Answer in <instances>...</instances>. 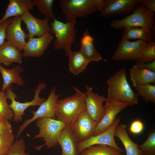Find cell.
Returning <instances> with one entry per match:
<instances>
[{"label":"cell","instance_id":"1","mask_svg":"<svg viewBox=\"0 0 155 155\" xmlns=\"http://www.w3.org/2000/svg\"><path fill=\"white\" fill-rule=\"evenodd\" d=\"M73 87L74 94L58 99L55 107V116L57 119L70 126L86 109L85 92H82L74 86Z\"/></svg>","mask_w":155,"mask_h":155},{"label":"cell","instance_id":"2","mask_svg":"<svg viewBox=\"0 0 155 155\" xmlns=\"http://www.w3.org/2000/svg\"><path fill=\"white\" fill-rule=\"evenodd\" d=\"M107 100H115L133 106L138 103V96L132 89L127 79L125 69L123 68L107 79Z\"/></svg>","mask_w":155,"mask_h":155},{"label":"cell","instance_id":"3","mask_svg":"<svg viewBox=\"0 0 155 155\" xmlns=\"http://www.w3.org/2000/svg\"><path fill=\"white\" fill-rule=\"evenodd\" d=\"M58 3L67 21L77 18H87L100 11L104 5V0H59Z\"/></svg>","mask_w":155,"mask_h":155},{"label":"cell","instance_id":"4","mask_svg":"<svg viewBox=\"0 0 155 155\" xmlns=\"http://www.w3.org/2000/svg\"><path fill=\"white\" fill-rule=\"evenodd\" d=\"M109 26L115 30L127 27H139L151 30L155 32L154 13L139 4L131 14L121 19L112 20Z\"/></svg>","mask_w":155,"mask_h":155},{"label":"cell","instance_id":"5","mask_svg":"<svg viewBox=\"0 0 155 155\" xmlns=\"http://www.w3.org/2000/svg\"><path fill=\"white\" fill-rule=\"evenodd\" d=\"M50 23L51 33L55 35L53 47L55 50L63 49L67 56L71 50V46L76 40L77 21L75 20L64 23L55 18Z\"/></svg>","mask_w":155,"mask_h":155},{"label":"cell","instance_id":"6","mask_svg":"<svg viewBox=\"0 0 155 155\" xmlns=\"http://www.w3.org/2000/svg\"><path fill=\"white\" fill-rule=\"evenodd\" d=\"M36 123L39 132L33 139L42 138L45 142L44 144L34 147L35 150L38 151L45 146L48 148L56 147L58 144L57 140L59 134L67 125L61 121L50 117L38 119Z\"/></svg>","mask_w":155,"mask_h":155},{"label":"cell","instance_id":"7","mask_svg":"<svg viewBox=\"0 0 155 155\" xmlns=\"http://www.w3.org/2000/svg\"><path fill=\"white\" fill-rule=\"evenodd\" d=\"M46 87V85L44 82H40L34 91V95L33 99L30 101L23 103L16 100L18 96L13 91L11 85L6 89L5 93L7 98L11 101L9 106L13 112L12 119L14 121H21L23 119L22 116L24 115V111L27 108L32 106H39L45 101V98L40 97L39 94L41 91L45 89Z\"/></svg>","mask_w":155,"mask_h":155},{"label":"cell","instance_id":"8","mask_svg":"<svg viewBox=\"0 0 155 155\" xmlns=\"http://www.w3.org/2000/svg\"><path fill=\"white\" fill-rule=\"evenodd\" d=\"M60 96V94L56 93V87L54 86L51 89L47 99L39 106L36 111H32V117L25 120L19 127L16 135L18 138L24 130L28 125L37 119L42 118H52L56 119L55 107L56 102Z\"/></svg>","mask_w":155,"mask_h":155},{"label":"cell","instance_id":"9","mask_svg":"<svg viewBox=\"0 0 155 155\" xmlns=\"http://www.w3.org/2000/svg\"><path fill=\"white\" fill-rule=\"evenodd\" d=\"M121 119L120 116H118L112 125L106 131L97 135H92L88 139L78 142L77 146L78 154H80L83 150L91 146L98 144H106L115 148L121 153L124 152L123 149L117 145L114 138L116 128Z\"/></svg>","mask_w":155,"mask_h":155},{"label":"cell","instance_id":"10","mask_svg":"<svg viewBox=\"0 0 155 155\" xmlns=\"http://www.w3.org/2000/svg\"><path fill=\"white\" fill-rule=\"evenodd\" d=\"M146 43L141 40L131 42L121 39L112 56V59L115 61H140L142 56V50Z\"/></svg>","mask_w":155,"mask_h":155},{"label":"cell","instance_id":"11","mask_svg":"<svg viewBox=\"0 0 155 155\" xmlns=\"http://www.w3.org/2000/svg\"><path fill=\"white\" fill-rule=\"evenodd\" d=\"M139 0H104L100 16L107 18L123 15H129L139 5Z\"/></svg>","mask_w":155,"mask_h":155},{"label":"cell","instance_id":"12","mask_svg":"<svg viewBox=\"0 0 155 155\" xmlns=\"http://www.w3.org/2000/svg\"><path fill=\"white\" fill-rule=\"evenodd\" d=\"M105 102L104 116L97 124L93 135H97L108 129L114 122L118 114L128 106L115 100H106Z\"/></svg>","mask_w":155,"mask_h":155},{"label":"cell","instance_id":"13","mask_svg":"<svg viewBox=\"0 0 155 155\" xmlns=\"http://www.w3.org/2000/svg\"><path fill=\"white\" fill-rule=\"evenodd\" d=\"M85 103L86 108L93 119L98 124L102 119L104 114V102L106 98L94 92L92 87L86 84Z\"/></svg>","mask_w":155,"mask_h":155},{"label":"cell","instance_id":"14","mask_svg":"<svg viewBox=\"0 0 155 155\" xmlns=\"http://www.w3.org/2000/svg\"><path fill=\"white\" fill-rule=\"evenodd\" d=\"M97 124L86 108L79 115L71 127L80 142L93 135Z\"/></svg>","mask_w":155,"mask_h":155},{"label":"cell","instance_id":"15","mask_svg":"<svg viewBox=\"0 0 155 155\" xmlns=\"http://www.w3.org/2000/svg\"><path fill=\"white\" fill-rule=\"evenodd\" d=\"M21 17L28 31L27 35L28 38L35 36L39 37L51 33V27L49 24V18L45 17L43 19H38L28 11Z\"/></svg>","mask_w":155,"mask_h":155},{"label":"cell","instance_id":"16","mask_svg":"<svg viewBox=\"0 0 155 155\" xmlns=\"http://www.w3.org/2000/svg\"><path fill=\"white\" fill-rule=\"evenodd\" d=\"M54 38V36L50 33L37 38H29L24 48L22 56L25 57H40Z\"/></svg>","mask_w":155,"mask_h":155},{"label":"cell","instance_id":"17","mask_svg":"<svg viewBox=\"0 0 155 155\" xmlns=\"http://www.w3.org/2000/svg\"><path fill=\"white\" fill-rule=\"evenodd\" d=\"M22 20L20 16L14 17L5 29L6 39L10 43L20 51L23 50L28 36L21 28Z\"/></svg>","mask_w":155,"mask_h":155},{"label":"cell","instance_id":"18","mask_svg":"<svg viewBox=\"0 0 155 155\" xmlns=\"http://www.w3.org/2000/svg\"><path fill=\"white\" fill-rule=\"evenodd\" d=\"M62 149L61 155H78L77 137L71 127L67 125L61 130L57 140Z\"/></svg>","mask_w":155,"mask_h":155},{"label":"cell","instance_id":"19","mask_svg":"<svg viewBox=\"0 0 155 155\" xmlns=\"http://www.w3.org/2000/svg\"><path fill=\"white\" fill-rule=\"evenodd\" d=\"M34 6L31 0H9L5 13L0 23L12 16H21L26 12L32 10Z\"/></svg>","mask_w":155,"mask_h":155},{"label":"cell","instance_id":"20","mask_svg":"<svg viewBox=\"0 0 155 155\" xmlns=\"http://www.w3.org/2000/svg\"><path fill=\"white\" fill-rule=\"evenodd\" d=\"M23 71V67L20 65L7 69L0 63V73L3 81L1 91L5 92L6 89L12 84L19 86L24 85V82L20 75Z\"/></svg>","mask_w":155,"mask_h":155},{"label":"cell","instance_id":"21","mask_svg":"<svg viewBox=\"0 0 155 155\" xmlns=\"http://www.w3.org/2000/svg\"><path fill=\"white\" fill-rule=\"evenodd\" d=\"M22 55L15 46L8 41H5L0 47V63L8 66L13 63H22Z\"/></svg>","mask_w":155,"mask_h":155},{"label":"cell","instance_id":"22","mask_svg":"<svg viewBox=\"0 0 155 155\" xmlns=\"http://www.w3.org/2000/svg\"><path fill=\"white\" fill-rule=\"evenodd\" d=\"M79 51L90 62L104 60L95 48L93 38L89 34L87 28L84 31L81 39L80 48Z\"/></svg>","mask_w":155,"mask_h":155},{"label":"cell","instance_id":"23","mask_svg":"<svg viewBox=\"0 0 155 155\" xmlns=\"http://www.w3.org/2000/svg\"><path fill=\"white\" fill-rule=\"evenodd\" d=\"M129 76L133 85L135 88L143 84H155V72L140 68L135 64L130 69Z\"/></svg>","mask_w":155,"mask_h":155},{"label":"cell","instance_id":"24","mask_svg":"<svg viewBox=\"0 0 155 155\" xmlns=\"http://www.w3.org/2000/svg\"><path fill=\"white\" fill-rule=\"evenodd\" d=\"M127 127L123 124L118 125L115 129V137L118 138L121 142L126 155H142L138 144L133 142L128 136L126 130Z\"/></svg>","mask_w":155,"mask_h":155},{"label":"cell","instance_id":"25","mask_svg":"<svg viewBox=\"0 0 155 155\" xmlns=\"http://www.w3.org/2000/svg\"><path fill=\"white\" fill-rule=\"evenodd\" d=\"M121 39H139L146 42L155 41V32L151 30L139 27H127L123 29Z\"/></svg>","mask_w":155,"mask_h":155},{"label":"cell","instance_id":"26","mask_svg":"<svg viewBox=\"0 0 155 155\" xmlns=\"http://www.w3.org/2000/svg\"><path fill=\"white\" fill-rule=\"evenodd\" d=\"M69 69L74 75H78L84 71L90 62L79 51H71L67 56Z\"/></svg>","mask_w":155,"mask_h":155},{"label":"cell","instance_id":"27","mask_svg":"<svg viewBox=\"0 0 155 155\" xmlns=\"http://www.w3.org/2000/svg\"><path fill=\"white\" fill-rule=\"evenodd\" d=\"M115 148L104 144L91 146L83 150L80 155H125Z\"/></svg>","mask_w":155,"mask_h":155},{"label":"cell","instance_id":"28","mask_svg":"<svg viewBox=\"0 0 155 155\" xmlns=\"http://www.w3.org/2000/svg\"><path fill=\"white\" fill-rule=\"evenodd\" d=\"M136 90L138 96H141L145 102L155 103V84H143L136 87Z\"/></svg>","mask_w":155,"mask_h":155},{"label":"cell","instance_id":"29","mask_svg":"<svg viewBox=\"0 0 155 155\" xmlns=\"http://www.w3.org/2000/svg\"><path fill=\"white\" fill-rule=\"evenodd\" d=\"M142 155H155V128L154 127L150 132L146 140L138 144Z\"/></svg>","mask_w":155,"mask_h":155},{"label":"cell","instance_id":"30","mask_svg":"<svg viewBox=\"0 0 155 155\" xmlns=\"http://www.w3.org/2000/svg\"><path fill=\"white\" fill-rule=\"evenodd\" d=\"M32 1L40 13L50 19L55 18L53 8L54 0H33Z\"/></svg>","mask_w":155,"mask_h":155},{"label":"cell","instance_id":"31","mask_svg":"<svg viewBox=\"0 0 155 155\" xmlns=\"http://www.w3.org/2000/svg\"><path fill=\"white\" fill-rule=\"evenodd\" d=\"M142 56L140 61L143 63L152 62L155 60V41L146 42L142 51Z\"/></svg>","mask_w":155,"mask_h":155},{"label":"cell","instance_id":"32","mask_svg":"<svg viewBox=\"0 0 155 155\" xmlns=\"http://www.w3.org/2000/svg\"><path fill=\"white\" fill-rule=\"evenodd\" d=\"M15 138L13 133L0 135V155H6L14 143Z\"/></svg>","mask_w":155,"mask_h":155},{"label":"cell","instance_id":"33","mask_svg":"<svg viewBox=\"0 0 155 155\" xmlns=\"http://www.w3.org/2000/svg\"><path fill=\"white\" fill-rule=\"evenodd\" d=\"M7 98L5 93L0 91V114L9 121L13 119V113L7 102Z\"/></svg>","mask_w":155,"mask_h":155},{"label":"cell","instance_id":"34","mask_svg":"<svg viewBox=\"0 0 155 155\" xmlns=\"http://www.w3.org/2000/svg\"><path fill=\"white\" fill-rule=\"evenodd\" d=\"M25 149L24 140L20 138L13 143L6 155H30L25 152Z\"/></svg>","mask_w":155,"mask_h":155},{"label":"cell","instance_id":"35","mask_svg":"<svg viewBox=\"0 0 155 155\" xmlns=\"http://www.w3.org/2000/svg\"><path fill=\"white\" fill-rule=\"evenodd\" d=\"M144 129V125L140 120H136L131 123L129 129L131 133L133 134H138L141 133Z\"/></svg>","mask_w":155,"mask_h":155},{"label":"cell","instance_id":"36","mask_svg":"<svg viewBox=\"0 0 155 155\" xmlns=\"http://www.w3.org/2000/svg\"><path fill=\"white\" fill-rule=\"evenodd\" d=\"M12 19V18H10L0 23V47L4 43L6 38V28Z\"/></svg>","mask_w":155,"mask_h":155},{"label":"cell","instance_id":"37","mask_svg":"<svg viewBox=\"0 0 155 155\" xmlns=\"http://www.w3.org/2000/svg\"><path fill=\"white\" fill-rule=\"evenodd\" d=\"M11 133H12V129L9 120L5 119L0 120V135Z\"/></svg>","mask_w":155,"mask_h":155},{"label":"cell","instance_id":"38","mask_svg":"<svg viewBox=\"0 0 155 155\" xmlns=\"http://www.w3.org/2000/svg\"><path fill=\"white\" fill-rule=\"evenodd\" d=\"M135 65L140 69H148L155 72V60L152 62L143 63L140 61H135Z\"/></svg>","mask_w":155,"mask_h":155},{"label":"cell","instance_id":"39","mask_svg":"<svg viewBox=\"0 0 155 155\" xmlns=\"http://www.w3.org/2000/svg\"><path fill=\"white\" fill-rule=\"evenodd\" d=\"M139 4L154 13L155 12V0H139Z\"/></svg>","mask_w":155,"mask_h":155},{"label":"cell","instance_id":"40","mask_svg":"<svg viewBox=\"0 0 155 155\" xmlns=\"http://www.w3.org/2000/svg\"><path fill=\"white\" fill-rule=\"evenodd\" d=\"M4 119H5V118L0 114V120Z\"/></svg>","mask_w":155,"mask_h":155},{"label":"cell","instance_id":"41","mask_svg":"<svg viewBox=\"0 0 155 155\" xmlns=\"http://www.w3.org/2000/svg\"><path fill=\"white\" fill-rule=\"evenodd\" d=\"M78 155H80V154H79Z\"/></svg>","mask_w":155,"mask_h":155}]
</instances>
